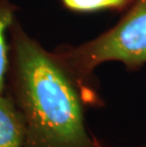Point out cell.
I'll list each match as a JSON object with an SVG mask.
<instances>
[{"mask_svg":"<svg viewBox=\"0 0 146 147\" xmlns=\"http://www.w3.org/2000/svg\"><path fill=\"white\" fill-rule=\"evenodd\" d=\"M133 0H62L67 8L75 11H92L110 8H122Z\"/></svg>","mask_w":146,"mask_h":147,"instance_id":"5","label":"cell"},{"mask_svg":"<svg viewBox=\"0 0 146 147\" xmlns=\"http://www.w3.org/2000/svg\"><path fill=\"white\" fill-rule=\"evenodd\" d=\"M25 139L24 121L13 100L0 94V147H25Z\"/></svg>","mask_w":146,"mask_h":147,"instance_id":"3","label":"cell"},{"mask_svg":"<svg viewBox=\"0 0 146 147\" xmlns=\"http://www.w3.org/2000/svg\"><path fill=\"white\" fill-rule=\"evenodd\" d=\"M54 54L83 87L104 62L120 61L131 67L146 63V0H133L125 16L100 37Z\"/></svg>","mask_w":146,"mask_h":147,"instance_id":"2","label":"cell"},{"mask_svg":"<svg viewBox=\"0 0 146 147\" xmlns=\"http://www.w3.org/2000/svg\"><path fill=\"white\" fill-rule=\"evenodd\" d=\"M11 37L9 75L24 121L25 147H95L72 75L15 21Z\"/></svg>","mask_w":146,"mask_h":147,"instance_id":"1","label":"cell"},{"mask_svg":"<svg viewBox=\"0 0 146 147\" xmlns=\"http://www.w3.org/2000/svg\"><path fill=\"white\" fill-rule=\"evenodd\" d=\"M15 6L8 0H0V94H4L10 71L11 47L7 42V30L15 21Z\"/></svg>","mask_w":146,"mask_h":147,"instance_id":"4","label":"cell"}]
</instances>
